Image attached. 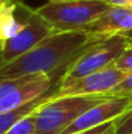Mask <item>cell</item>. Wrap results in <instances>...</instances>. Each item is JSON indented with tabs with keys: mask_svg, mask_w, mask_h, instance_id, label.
Returning <instances> with one entry per match:
<instances>
[{
	"mask_svg": "<svg viewBox=\"0 0 132 134\" xmlns=\"http://www.w3.org/2000/svg\"><path fill=\"white\" fill-rule=\"evenodd\" d=\"M52 76L26 74L0 78V113L9 112L51 92Z\"/></svg>",
	"mask_w": 132,
	"mask_h": 134,
	"instance_id": "obj_5",
	"label": "cell"
},
{
	"mask_svg": "<svg viewBox=\"0 0 132 134\" xmlns=\"http://www.w3.org/2000/svg\"><path fill=\"white\" fill-rule=\"evenodd\" d=\"M84 30L56 31L42 43L0 68V78H12L26 74H52L71 64L89 44L95 43Z\"/></svg>",
	"mask_w": 132,
	"mask_h": 134,
	"instance_id": "obj_1",
	"label": "cell"
},
{
	"mask_svg": "<svg viewBox=\"0 0 132 134\" xmlns=\"http://www.w3.org/2000/svg\"><path fill=\"white\" fill-rule=\"evenodd\" d=\"M51 92L47 94V95H44V96H42L38 100H34V102L29 103V104L21 105V107L14 108V109H12L9 112H5V113H0V134H4L10 126H13L16 122H18L23 117H26V116L36 112L44 103H47L49 100Z\"/></svg>",
	"mask_w": 132,
	"mask_h": 134,
	"instance_id": "obj_11",
	"label": "cell"
},
{
	"mask_svg": "<svg viewBox=\"0 0 132 134\" xmlns=\"http://www.w3.org/2000/svg\"><path fill=\"white\" fill-rule=\"evenodd\" d=\"M126 77L127 76L117 69L113 64L100 72H95L67 83L58 85L54 90H52L51 98L53 100L69 96H109V92L118 86Z\"/></svg>",
	"mask_w": 132,
	"mask_h": 134,
	"instance_id": "obj_6",
	"label": "cell"
},
{
	"mask_svg": "<svg viewBox=\"0 0 132 134\" xmlns=\"http://www.w3.org/2000/svg\"><path fill=\"white\" fill-rule=\"evenodd\" d=\"M35 9L22 1H10L0 7V42L1 44L16 37L29 22Z\"/></svg>",
	"mask_w": 132,
	"mask_h": 134,
	"instance_id": "obj_10",
	"label": "cell"
},
{
	"mask_svg": "<svg viewBox=\"0 0 132 134\" xmlns=\"http://www.w3.org/2000/svg\"><path fill=\"white\" fill-rule=\"evenodd\" d=\"M117 121V120H115ZM115 121L92 128V129H87L83 132H78V133H73V134H114L115 132Z\"/></svg>",
	"mask_w": 132,
	"mask_h": 134,
	"instance_id": "obj_16",
	"label": "cell"
},
{
	"mask_svg": "<svg viewBox=\"0 0 132 134\" xmlns=\"http://www.w3.org/2000/svg\"><path fill=\"white\" fill-rule=\"evenodd\" d=\"M114 66L123 72L126 76L132 74V47L127 48L123 53L119 55V57L114 61Z\"/></svg>",
	"mask_w": 132,
	"mask_h": 134,
	"instance_id": "obj_13",
	"label": "cell"
},
{
	"mask_svg": "<svg viewBox=\"0 0 132 134\" xmlns=\"http://www.w3.org/2000/svg\"><path fill=\"white\" fill-rule=\"evenodd\" d=\"M110 5L105 0H69L61 3L48 1L36 12L54 29V31L84 30L101 17Z\"/></svg>",
	"mask_w": 132,
	"mask_h": 134,
	"instance_id": "obj_2",
	"label": "cell"
},
{
	"mask_svg": "<svg viewBox=\"0 0 132 134\" xmlns=\"http://www.w3.org/2000/svg\"><path fill=\"white\" fill-rule=\"evenodd\" d=\"M127 48H130V42L126 35H115L89 44L71 61V64L64 69L58 85H64L77 78L106 69L113 65L119 55Z\"/></svg>",
	"mask_w": 132,
	"mask_h": 134,
	"instance_id": "obj_4",
	"label": "cell"
},
{
	"mask_svg": "<svg viewBox=\"0 0 132 134\" xmlns=\"http://www.w3.org/2000/svg\"><path fill=\"white\" fill-rule=\"evenodd\" d=\"M109 96H126L132 98V74L127 76L118 86L109 92Z\"/></svg>",
	"mask_w": 132,
	"mask_h": 134,
	"instance_id": "obj_15",
	"label": "cell"
},
{
	"mask_svg": "<svg viewBox=\"0 0 132 134\" xmlns=\"http://www.w3.org/2000/svg\"><path fill=\"white\" fill-rule=\"evenodd\" d=\"M110 7H132V0H105Z\"/></svg>",
	"mask_w": 132,
	"mask_h": 134,
	"instance_id": "obj_17",
	"label": "cell"
},
{
	"mask_svg": "<svg viewBox=\"0 0 132 134\" xmlns=\"http://www.w3.org/2000/svg\"><path fill=\"white\" fill-rule=\"evenodd\" d=\"M48 1H52V3H61V1H69V0H48Z\"/></svg>",
	"mask_w": 132,
	"mask_h": 134,
	"instance_id": "obj_20",
	"label": "cell"
},
{
	"mask_svg": "<svg viewBox=\"0 0 132 134\" xmlns=\"http://www.w3.org/2000/svg\"><path fill=\"white\" fill-rule=\"evenodd\" d=\"M52 94V92H51ZM109 96H69L49 98L36 111V134H62L86 111Z\"/></svg>",
	"mask_w": 132,
	"mask_h": 134,
	"instance_id": "obj_3",
	"label": "cell"
},
{
	"mask_svg": "<svg viewBox=\"0 0 132 134\" xmlns=\"http://www.w3.org/2000/svg\"><path fill=\"white\" fill-rule=\"evenodd\" d=\"M54 29L36 12L31 16L26 26L12 39L1 44V56H0V68L10 64L17 60L30 49L42 43L45 38L52 35Z\"/></svg>",
	"mask_w": 132,
	"mask_h": 134,
	"instance_id": "obj_7",
	"label": "cell"
},
{
	"mask_svg": "<svg viewBox=\"0 0 132 134\" xmlns=\"http://www.w3.org/2000/svg\"><path fill=\"white\" fill-rule=\"evenodd\" d=\"M12 0H0V7H3V5H7L8 3H10Z\"/></svg>",
	"mask_w": 132,
	"mask_h": 134,
	"instance_id": "obj_19",
	"label": "cell"
},
{
	"mask_svg": "<svg viewBox=\"0 0 132 134\" xmlns=\"http://www.w3.org/2000/svg\"><path fill=\"white\" fill-rule=\"evenodd\" d=\"M114 134H132V108L115 121Z\"/></svg>",
	"mask_w": 132,
	"mask_h": 134,
	"instance_id": "obj_14",
	"label": "cell"
},
{
	"mask_svg": "<svg viewBox=\"0 0 132 134\" xmlns=\"http://www.w3.org/2000/svg\"><path fill=\"white\" fill-rule=\"evenodd\" d=\"M84 31L93 41H104L132 31V7H110L101 17L88 25Z\"/></svg>",
	"mask_w": 132,
	"mask_h": 134,
	"instance_id": "obj_9",
	"label": "cell"
},
{
	"mask_svg": "<svg viewBox=\"0 0 132 134\" xmlns=\"http://www.w3.org/2000/svg\"><path fill=\"white\" fill-rule=\"evenodd\" d=\"M126 37H127V39H128V42H130V47H132V31L128 33V34H126Z\"/></svg>",
	"mask_w": 132,
	"mask_h": 134,
	"instance_id": "obj_18",
	"label": "cell"
},
{
	"mask_svg": "<svg viewBox=\"0 0 132 134\" xmlns=\"http://www.w3.org/2000/svg\"><path fill=\"white\" fill-rule=\"evenodd\" d=\"M132 108V98L126 96H109L101 103L86 111L78 117L62 134H73L92 129L111 121L118 120Z\"/></svg>",
	"mask_w": 132,
	"mask_h": 134,
	"instance_id": "obj_8",
	"label": "cell"
},
{
	"mask_svg": "<svg viewBox=\"0 0 132 134\" xmlns=\"http://www.w3.org/2000/svg\"><path fill=\"white\" fill-rule=\"evenodd\" d=\"M4 134H36V112L16 122Z\"/></svg>",
	"mask_w": 132,
	"mask_h": 134,
	"instance_id": "obj_12",
	"label": "cell"
}]
</instances>
